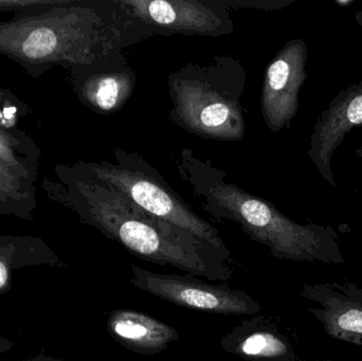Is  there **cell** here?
Here are the masks:
<instances>
[{
	"label": "cell",
	"instance_id": "6da1fadb",
	"mask_svg": "<svg viewBox=\"0 0 362 361\" xmlns=\"http://www.w3.org/2000/svg\"><path fill=\"white\" fill-rule=\"evenodd\" d=\"M154 34L158 32L133 18L119 0H61L0 21V54L37 78L55 66L84 65Z\"/></svg>",
	"mask_w": 362,
	"mask_h": 361
},
{
	"label": "cell",
	"instance_id": "7a4b0ae2",
	"mask_svg": "<svg viewBox=\"0 0 362 361\" xmlns=\"http://www.w3.org/2000/svg\"><path fill=\"white\" fill-rule=\"evenodd\" d=\"M59 182L44 178L42 189L53 203L72 210L83 224L114 239L142 260L181 269L210 281L226 282L229 264L187 231L156 220L106 184L54 172Z\"/></svg>",
	"mask_w": 362,
	"mask_h": 361
},
{
	"label": "cell",
	"instance_id": "3957f363",
	"mask_svg": "<svg viewBox=\"0 0 362 361\" xmlns=\"http://www.w3.org/2000/svg\"><path fill=\"white\" fill-rule=\"evenodd\" d=\"M178 173L189 184L200 206L215 220H228L257 243L269 248L272 256L296 262L344 264L340 237L331 226L301 225L276 209L272 203L227 182L226 172L213 167L193 150H181Z\"/></svg>",
	"mask_w": 362,
	"mask_h": 361
},
{
	"label": "cell",
	"instance_id": "277c9868",
	"mask_svg": "<svg viewBox=\"0 0 362 361\" xmlns=\"http://www.w3.org/2000/svg\"><path fill=\"white\" fill-rule=\"evenodd\" d=\"M246 70L240 59L214 57L204 64H185L168 80L174 124L192 135L236 142L246 131L242 97Z\"/></svg>",
	"mask_w": 362,
	"mask_h": 361
},
{
	"label": "cell",
	"instance_id": "5b68a950",
	"mask_svg": "<svg viewBox=\"0 0 362 361\" xmlns=\"http://www.w3.org/2000/svg\"><path fill=\"white\" fill-rule=\"evenodd\" d=\"M112 157V161L57 165L54 172L110 187L144 213L191 233L230 263L231 254L218 231L199 218L141 155L116 148Z\"/></svg>",
	"mask_w": 362,
	"mask_h": 361
},
{
	"label": "cell",
	"instance_id": "8992f818",
	"mask_svg": "<svg viewBox=\"0 0 362 361\" xmlns=\"http://www.w3.org/2000/svg\"><path fill=\"white\" fill-rule=\"evenodd\" d=\"M131 267L133 286L178 307L238 316L253 315L261 311L259 303L248 294L225 284L200 281L192 275H161L134 264Z\"/></svg>",
	"mask_w": 362,
	"mask_h": 361
},
{
	"label": "cell",
	"instance_id": "52a82bcc",
	"mask_svg": "<svg viewBox=\"0 0 362 361\" xmlns=\"http://www.w3.org/2000/svg\"><path fill=\"white\" fill-rule=\"evenodd\" d=\"M136 20L160 35L183 34L210 37L230 35L234 23L227 8L215 0H119Z\"/></svg>",
	"mask_w": 362,
	"mask_h": 361
},
{
	"label": "cell",
	"instance_id": "ba28073f",
	"mask_svg": "<svg viewBox=\"0 0 362 361\" xmlns=\"http://www.w3.org/2000/svg\"><path fill=\"white\" fill-rule=\"evenodd\" d=\"M122 50L112 49L90 63L68 69L74 95L97 114H116L133 97L137 76Z\"/></svg>",
	"mask_w": 362,
	"mask_h": 361
},
{
	"label": "cell",
	"instance_id": "9c48e42d",
	"mask_svg": "<svg viewBox=\"0 0 362 361\" xmlns=\"http://www.w3.org/2000/svg\"><path fill=\"white\" fill-rule=\"evenodd\" d=\"M308 49L301 38L287 42L276 53L264 76L261 108L272 133L289 129L299 110L300 91L308 71Z\"/></svg>",
	"mask_w": 362,
	"mask_h": 361
},
{
	"label": "cell",
	"instance_id": "30bf717a",
	"mask_svg": "<svg viewBox=\"0 0 362 361\" xmlns=\"http://www.w3.org/2000/svg\"><path fill=\"white\" fill-rule=\"evenodd\" d=\"M308 311L327 336L362 348V285L349 281L304 284Z\"/></svg>",
	"mask_w": 362,
	"mask_h": 361
},
{
	"label": "cell",
	"instance_id": "8fae6325",
	"mask_svg": "<svg viewBox=\"0 0 362 361\" xmlns=\"http://www.w3.org/2000/svg\"><path fill=\"white\" fill-rule=\"evenodd\" d=\"M362 125V81L342 89L317 120L310 135L308 156L321 178L336 187L332 161L354 127Z\"/></svg>",
	"mask_w": 362,
	"mask_h": 361
},
{
	"label": "cell",
	"instance_id": "7c38bea8",
	"mask_svg": "<svg viewBox=\"0 0 362 361\" xmlns=\"http://www.w3.org/2000/svg\"><path fill=\"white\" fill-rule=\"evenodd\" d=\"M107 329L117 341L136 353H160L180 338L175 329L132 309L112 312Z\"/></svg>",
	"mask_w": 362,
	"mask_h": 361
},
{
	"label": "cell",
	"instance_id": "4fadbf2b",
	"mask_svg": "<svg viewBox=\"0 0 362 361\" xmlns=\"http://www.w3.org/2000/svg\"><path fill=\"white\" fill-rule=\"evenodd\" d=\"M64 266L44 239L32 235H0V295L12 290L13 273L25 267Z\"/></svg>",
	"mask_w": 362,
	"mask_h": 361
},
{
	"label": "cell",
	"instance_id": "5bb4252c",
	"mask_svg": "<svg viewBox=\"0 0 362 361\" xmlns=\"http://www.w3.org/2000/svg\"><path fill=\"white\" fill-rule=\"evenodd\" d=\"M42 150L25 131L0 123V160L15 173L35 184Z\"/></svg>",
	"mask_w": 362,
	"mask_h": 361
},
{
	"label": "cell",
	"instance_id": "9a60e30c",
	"mask_svg": "<svg viewBox=\"0 0 362 361\" xmlns=\"http://www.w3.org/2000/svg\"><path fill=\"white\" fill-rule=\"evenodd\" d=\"M238 351L257 361H303L295 343L276 326H267L245 337Z\"/></svg>",
	"mask_w": 362,
	"mask_h": 361
},
{
	"label": "cell",
	"instance_id": "2e32d148",
	"mask_svg": "<svg viewBox=\"0 0 362 361\" xmlns=\"http://www.w3.org/2000/svg\"><path fill=\"white\" fill-rule=\"evenodd\" d=\"M0 201L21 206L35 212V184L15 173L4 161L0 160Z\"/></svg>",
	"mask_w": 362,
	"mask_h": 361
},
{
	"label": "cell",
	"instance_id": "e0dca14e",
	"mask_svg": "<svg viewBox=\"0 0 362 361\" xmlns=\"http://www.w3.org/2000/svg\"><path fill=\"white\" fill-rule=\"evenodd\" d=\"M61 0H0V13L10 12L14 15L33 12L50 8Z\"/></svg>",
	"mask_w": 362,
	"mask_h": 361
},
{
	"label": "cell",
	"instance_id": "ac0fdd59",
	"mask_svg": "<svg viewBox=\"0 0 362 361\" xmlns=\"http://www.w3.org/2000/svg\"><path fill=\"white\" fill-rule=\"evenodd\" d=\"M217 4L227 8H257V10H280L288 6L291 1H274V0H215Z\"/></svg>",
	"mask_w": 362,
	"mask_h": 361
},
{
	"label": "cell",
	"instance_id": "d6986e66",
	"mask_svg": "<svg viewBox=\"0 0 362 361\" xmlns=\"http://www.w3.org/2000/svg\"><path fill=\"white\" fill-rule=\"evenodd\" d=\"M14 112L16 116H25L30 114L27 104L21 102L10 89L0 86V112Z\"/></svg>",
	"mask_w": 362,
	"mask_h": 361
},
{
	"label": "cell",
	"instance_id": "ffe728a7",
	"mask_svg": "<svg viewBox=\"0 0 362 361\" xmlns=\"http://www.w3.org/2000/svg\"><path fill=\"white\" fill-rule=\"evenodd\" d=\"M0 215H12L21 220H33L34 212L21 207V206L12 205V203L0 201Z\"/></svg>",
	"mask_w": 362,
	"mask_h": 361
},
{
	"label": "cell",
	"instance_id": "44dd1931",
	"mask_svg": "<svg viewBox=\"0 0 362 361\" xmlns=\"http://www.w3.org/2000/svg\"><path fill=\"white\" fill-rule=\"evenodd\" d=\"M14 347V343L8 341V339L4 338V336L0 335V355H1V354L8 353V352H10Z\"/></svg>",
	"mask_w": 362,
	"mask_h": 361
},
{
	"label": "cell",
	"instance_id": "7402d4cb",
	"mask_svg": "<svg viewBox=\"0 0 362 361\" xmlns=\"http://www.w3.org/2000/svg\"><path fill=\"white\" fill-rule=\"evenodd\" d=\"M21 361H67L59 360V358L51 357V356L44 355V354H40V355L35 356V357L28 358V360H23Z\"/></svg>",
	"mask_w": 362,
	"mask_h": 361
},
{
	"label": "cell",
	"instance_id": "603a6c76",
	"mask_svg": "<svg viewBox=\"0 0 362 361\" xmlns=\"http://www.w3.org/2000/svg\"><path fill=\"white\" fill-rule=\"evenodd\" d=\"M356 156L358 157V158H362V146L361 148H357Z\"/></svg>",
	"mask_w": 362,
	"mask_h": 361
},
{
	"label": "cell",
	"instance_id": "cb8c5ba5",
	"mask_svg": "<svg viewBox=\"0 0 362 361\" xmlns=\"http://www.w3.org/2000/svg\"><path fill=\"white\" fill-rule=\"evenodd\" d=\"M316 361H337V360H319Z\"/></svg>",
	"mask_w": 362,
	"mask_h": 361
}]
</instances>
